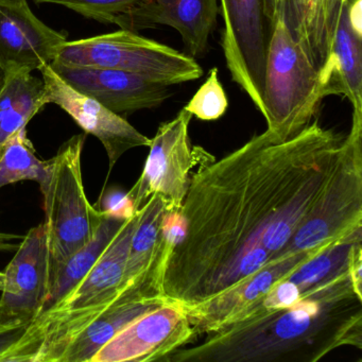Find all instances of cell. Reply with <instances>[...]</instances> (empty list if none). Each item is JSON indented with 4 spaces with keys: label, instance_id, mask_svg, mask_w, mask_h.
Listing matches in <instances>:
<instances>
[{
    "label": "cell",
    "instance_id": "7402d4cb",
    "mask_svg": "<svg viewBox=\"0 0 362 362\" xmlns=\"http://www.w3.org/2000/svg\"><path fill=\"white\" fill-rule=\"evenodd\" d=\"M228 99L219 79V71L211 69L206 81L201 86L184 109L204 122L219 119L226 114Z\"/></svg>",
    "mask_w": 362,
    "mask_h": 362
},
{
    "label": "cell",
    "instance_id": "52a82bcc",
    "mask_svg": "<svg viewBox=\"0 0 362 362\" xmlns=\"http://www.w3.org/2000/svg\"><path fill=\"white\" fill-rule=\"evenodd\" d=\"M192 115L182 109L173 119L158 127L141 177L127 192L134 213L154 194L160 197L169 214L181 211L190 183V173L207 152L192 147L189 124Z\"/></svg>",
    "mask_w": 362,
    "mask_h": 362
},
{
    "label": "cell",
    "instance_id": "4316f807",
    "mask_svg": "<svg viewBox=\"0 0 362 362\" xmlns=\"http://www.w3.org/2000/svg\"><path fill=\"white\" fill-rule=\"evenodd\" d=\"M349 24L356 35L362 37V0H346Z\"/></svg>",
    "mask_w": 362,
    "mask_h": 362
},
{
    "label": "cell",
    "instance_id": "ffe728a7",
    "mask_svg": "<svg viewBox=\"0 0 362 362\" xmlns=\"http://www.w3.org/2000/svg\"><path fill=\"white\" fill-rule=\"evenodd\" d=\"M275 16L285 23L294 41L317 71L327 60L324 0H274Z\"/></svg>",
    "mask_w": 362,
    "mask_h": 362
},
{
    "label": "cell",
    "instance_id": "44dd1931",
    "mask_svg": "<svg viewBox=\"0 0 362 362\" xmlns=\"http://www.w3.org/2000/svg\"><path fill=\"white\" fill-rule=\"evenodd\" d=\"M48 167L49 162L35 154L26 129H23L0 147V189L21 181H35L41 186L47 177Z\"/></svg>",
    "mask_w": 362,
    "mask_h": 362
},
{
    "label": "cell",
    "instance_id": "cb8c5ba5",
    "mask_svg": "<svg viewBox=\"0 0 362 362\" xmlns=\"http://www.w3.org/2000/svg\"><path fill=\"white\" fill-rule=\"evenodd\" d=\"M97 209L116 217L128 219L131 216L135 215L133 211L132 203L128 198L127 192L119 189H112L101 197L98 204L95 205Z\"/></svg>",
    "mask_w": 362,
    "mask_h": 362
},
{
    "label": "cell",
    "instance_id": "ac0fdd59",
    "mask_svg": "<svg viewBox=\"0 0 362 362\" xmlns=\"http://www.w3.org/2000/svg\"><path fill=\"white\" fill-rule=\"evenodd\" d=\"M48 105L43 80L28 71L0 77V147Z\"/></svg>",
    "mask_w": 362,
    "mask_h": 362
},
{
    "label": "cell",
    "instance_id": "f1b7e54d",
    "mask_svg": "<svg viewBox=\"0 0 362 362\" xmlns=\"http://www.w3.org/2000/svg\"><path fill=\"white\" fill-rule=\"evenodd\" d=\"M264 7H266V13L271 22L274 25L275 21V5L274 0H264Z\"/></svg>",
    "mask_w": 362,
    "mask_h": 362
},
{
    "label": "cell",
    "instance_id": "2e32d148",
    "mask_svg": "<svg viewBox=\"0 0 362 362\" xmlns=\"http://www.w3.org/2000/svg\"><path fill=\"white\" fill-rule=\"evenodd\" d=\"M162 296L136 289L118 292L113 303L63 349L57 362H90L99 349L141 315L166 304Z\"/></svg>",
    "mask_w": 362,
    "mask_h": 362
},
{
    "label": "cell",
    "instance_id": "603a6c76",
    "mask_svg": "<svg viewBox=\"0 0 362 362\" xmlns=\"http://www.w3.org/2000/svg\"><path fill=\"white\" fill-rule=\"evenodd\" d=\"M37 4L63 6L80 16L103 24H114L120 16L130 11L139 0H35Z\"/></svg>",
    "mask_w": 362,
    "mask_h": 362
},
{
    "label": "cell",
    "instance_id": "e0dca14e",
    "mask_svg": "<svg viewBox=\"0 0 362 362\" xmlns=\"http://www.w3.org/2000/svg\"><path fill=\"white\" fill-rule=\"evenodd\" d=\"M319 77L322 98L344 97L353 107V115H362V37L356 35L349 24L346 0Z\"/></svg>",
    "mask_w": 362,
    "mask_h": 362
},
{
    "label": "cell",
    "instance_id": "277c9868",
    "mask_svg": "<svg viewBox=\"0 0 362 362\" xmlns=\"http://www.w3.org/2000/svg\"><path fill=\"white\" fill-rule=\"evenodd\" d=\"M358 234H362V115H353L325 186L288 253L323 251Z\"/></svg>",
    "mask_w": 362,
    "mask_h": 362
},
{
    "label": "cell",
    "instance_id": "8fae6325",
    "mask_svg": "<svg viewBox=\"0 0 362 362\" xmlns=\"http://www.w3.org/2000/svg\"><path fill=\"white\" fill-rule=\"evenodd\" d=\"M40 71L48 105H58L86 134L94 135L103 144L109 158V175L116 163L129 150L149 147L151 139L141 134L122 115L71 88L50 64Z\"/></svg>",
    "mask_w": 362,
    "mask_h": 362
},
{
    "label": "cell",
    "instance_id": "6da1fadb",
    "mask_svg": "<svg viewBox=\"0 0 362 362\" xmlns=\"http://www.w3.org/2000/svg\"><path fill=\"white\" fill-rule=\"evenodd\" d=\"M342 139L317 120L287 139L266 130L190 177L162 281L166 302L196 306L290 255Z\"/></svg>",
    "mask_w": 362,
    "mask_h": 362
},
{
    "label": "cell",
    "instance_id": "7c38bea8",
    "mask_svg": "<svg viewBox=\"0 0 362 362\" xmlns=\"http://www.w3.org/2000/svg\"><path fill=\"white\" fill-rule=\"evenodd\" d=\"M66 35L44 24L27 0H0V71H41L56 59Z\"/></svg>",
    "mask_w": 362,
    "mask_h": 362
},
{
    "label": "cell",
    "instance_id": "484cf974",
    "mask_svg": "<svg viewBox=\"0 0 362 362\" xmlns=\"http://www.w3.org/2000/svg\"><path fill=\"white\" fill-rule=\"evenodd\" d=\"M345 0H324V20H325L326 37H327L328 54L332 47V39L336 33L339 16Z\"/></svg>",
    "mask_w": 362,
    "mask_h": 362
},
{
    "label": "cell",
    "instance_id": "f546056e",
    "mask_svg": "<svg viewBox=\"0 0 362 362\" xmlns=\"http://www.w3.org/2000/svg\"><path fill=\"white\" fill-rule=\"evenodd\" d=\"M12 319H14V317H9V315H6V313H4L3 309H1V307H0V323H4V322H7Z\"/></svg>",
    "mask_w": 362,
    "mask_h": 362
},
{
    "label": "cell",
    "instance_id": "4fadbf2b",
    "mask_svg": "<svg viewBox=\"0 0 362 362\" xmlns=\"http://www.w3.org/2000/svg\"><path fill=\"white\" fill-rule=\"evenodd\" d=\"M54 71L81 94L118 115L156 109L173 95L170 86L117 69L66 67L50 63Z\"/></svg>",
    "mask_w": 362,
    "mask_h": 362
},
{
    "label": "cell",
    "instance_id": "5b68a950",
    "mask_svg": "<svg viewBox=\"0 0 362 362\" xmlns=\"http://www.w3.org/2000/svg\"><path fill=\"white\" fill-rule=\"evenodd\" d=\"M322 100L319 71L275 16L264 76L267 130L283 139L298 134L310 124Z\"/></svg>",
    "mask_w": 362,
    "mask_h": 362
},
{
    "label": "cell",
    "instance_id": "9c48e42d",
    "mask_svg": "<svg viewBox=\"0 0 362 362\" xmlns=\"http://www.w3.org/2000/svg\"><path fill=\"white\" fill-rule=\"evenodd\" d=\"M196 339L185 309L166 303L127 326L90 362H163Z\"/></svg>",
    "mask_w": 362,
    "mask_h": 362
},
{
    "label": "cell",
    "instance_id": "9a60e30c",
    "mask_svg": "<svg viewBox=\"0 0 362 362\" xmlns=\"http://www.w3.org/2000/svg\"><path fill=\"white\" fill-rule=\"evenodd\" d=\"M4 271L0 307L14 319L29 321L45 298L48 279V245L45 224L30 228Z\"/></svg>",
    "mask_w": 362,
    "mask_h": 362
},
{
    "label": "cell",
    "instance_id": "83f0119b",
    "mask_svg": "<svg viewBox=\"0 0 362 362\" xmlns=\"http://www.w3.org/2000/svg\"><path fill=\"white\" fill-rule=\"evenodd\" d=\"M23 237L20 235L8 234V233L0 232V252H11L18 250L20 243L18 240H22ZM4 287V271H0V291Z\"/></svg>",
    "mask_w": 362,
    "mask_h": 362
},
{
    "label": "cell",
    "instance_id": "3957f363",
    "mask_svg": "<svg viewBox=\"0 0 362 362\" xmlns=\"http://www.w3.org/2000/svg\"><path fill=\"white\" fill-rule=\"evenodd\" d=\"M86 135H75L61 146L56 156L48 160L47 177L40 186L45 211L48 274L88 245L103 220V211L88 202L82 179Z\"/></svg>",
    "mask_w": 362,
    "mask_h": 362
},
{
    "label": "cell",
    "instance_id": "7a4b0ae2",
    "mask_svg": "<svg viewBox=\"0 0 362 362\" xmlns=\"http://www.w3.org/2000/svg\"><path fill=\"white\" fill-rule=\"evenodd\" d=\"M205 336L163 362H317L342 346L362 349V293L346 267L285 308Z\"/></svg>",
    "mask_w": 362,
    "mask_h": 362
},
{
    "label": "cell",
    "instance_id": "d6986e66",
    "mask_svg": "<svg viewBox=\"0 0 362 362\" xmlns=\"http://www.w3.org/2000/svg\"><path fill=\"white\" fill-rule=\"evenodd\" d=\"M126 220L103 213L92 240L50 271L45 298L37 315L54 306L88 274Z\"/></svg>",
    "mask_w": 362,
    "mask_h": 362
},
{
    "label": "cell",
    "instance_id": "ba28073f",
    "mask_svg": "<svg viewBox=\"0 0 362 362\" xmlns=\"http://www.w3.org/2000/svg\"><path fill=\"white\" fill-rule=\"evenodd\" d=\"M221 47L232 80L264 114V76L273 23L264 0H219Z\"/></svg>",
    "mask_w": 362,
    "mask_h": 362
},
{
    "label": "cell",
    "instance_id": "d4e9b609",
    "mask_svg": "<svg viewBox=\"0 0 362 362\" xmlns=\"http://www.w3.org/2000/svg\"><path fill=\"white\" fill-rule=\"evenodd\" d=\"M27 322L24 319H12L0 323V356L22 336Z\"/></svg>",
    "mask_w": 362,
    "mask_h": 362
},
{
    "label": "cell",
    "instance_id": "30bf717a",
    "mask_svg": "<svg viewBox=\"0 0 362 362\" xmlns=\"http://www.w3.org/2000/svg\"><path fill=\"white\" fill-rule=\"evenodd\" d=\"M323 251L296 252L281 259L273 260L249 279L213 298L189 308L183 307L197 338L219 332L245 319L276 284Z\"/></svg>",
    "mask_w": 362,
    "mask_h": 362
},
{
    "label": "cell",
    "instance_id": "8992f818",
    "mask_svg": "<svg viewBox=\"0 0 362 362\" xmlns=\"http://www.w3.org/2000/svg\"><path fill=\"white\" fill-rule=\"evenodd\" d=\"M52 63L129 71L169 86L194 81L203 76L202 67L192 57L124 29L65 42Z\"/></svg>",
    "mask_w": 362,
    "mask_h": 362
},
{
    "label": "cell",
    "instance_id": "5bb4252c",
    "mask_svg": "<svg viewBox=\"0 0 362 362\" xmlns=\"http://www.w3.org/2000/svg\"><path fill=\"white\" fill-rule=\"evenodd\" d=\"M219 0H139L114 24L139 33L156 26L175 29L192 58L206 54L217 25Z\"/></svg>",
    "mask_w": 362,
    "mask_h": 362
}]
</instances>
